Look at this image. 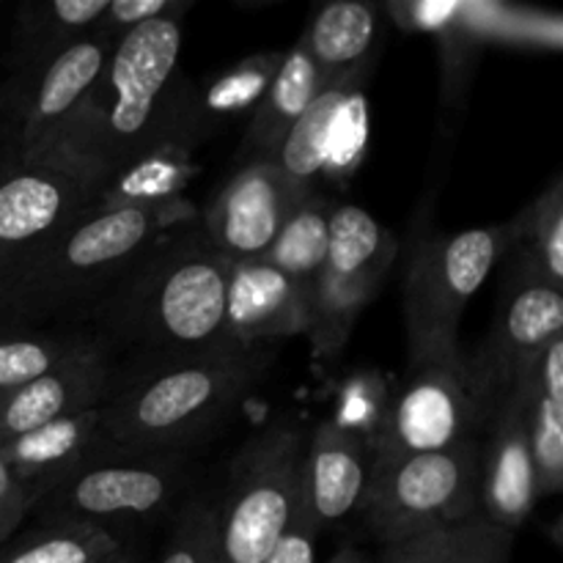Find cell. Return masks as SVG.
Wrapping results in <instances>:
<instances>
[{
    "label": "cell",
    "instance_id": "6da1fadb",
    "mask_svg": "<svg viewBox=\"0 0 563 563\" xmlns=\"http://www.w3.org/2000/svg\"><path fill=\"white\" fill-rule=\"evenodd\" d=\"M181 20H152L115 42L108 66L47 168L108 185L163 146L192 152L190 104H179Z\"/></svg>",
    "mask_w": 563,
    "mask_h": 563
},
{
    "label": "cell",
    "instance_id": "7a4b0ae2",
    "mask_svg": "<svg viewBox=\"0 0 563 563\" xmlns=\"http://www.w3.org/2000/svg\"><path fill=\"white\" fill-rule=\"evenodd\" d=\"M229 269L198 223L185 225L148 247L88 319L104 344L119 341L146 363L245 352L225 330Z\"/></svg>",
    "mask_w": 563,
    "mask_h": 563
},
{
    "label": "cell",
    "instance_id": "3957f363",
    "mask_svg": "<svg viewBox=\"0 0 563 563\" xmlns=\"http://www.w3.org/2000/svg\"><path fill=\"white\" fill-rule=\"evenodd\" d=\"M192 223L198 209L187 198L88 209L0 275V322L69 324L88 317L148 247Z\"/></svg>",
    "mask_w": 563,
    "mask_h": 563
},
{
    "label": "cell",
    "instance_id": "277c9868",
    "mask_svg": "<svg viewBox=\"0 0 563 563\" xmlns=\"http://www.w3.org/2000/svg\"><path fill=\"white\" fill-rule=\"evenodd\" d=\"M269 357V350H245L146 363L126 383L115 379L102 405L110 449L121 456H185L262 383Z\"/></svg>",
    "mask_w": 563,
    "mask_h": 563
},
{
    "label": "cell",
    "instance_id": "5b68a950",
    "mask_svg": "<svg viewBox=\"0 0 563 563\" xmlns=\"http://www.w3.org/2000/svg\"><path fill=\"white\" fill-rule=\"evenodd\" d=\"M306 432L297 421L267 423L231 460L218 509L214 563H267L300 515Z\"/></svg>",
    "mask_w": 563,
    "mask_h": 563
},
{
    "label": "cell",
    "instance_id": "8992f818",
    "mask_svg": "<svg viewBox=\"0 0 563 563\" xmlns=\"http://www.w3.org/2000/svg\"><path fill=\"white\" fill-rule=\"evenodd\" d=\"M515 245V220L456 234L429 231L412 242L405 269L407 361L460 346L467 302L487 284L493 269L509 258Z\"/></svg>",
    "mask_w": 563,
    "mask_h": 563
},
{
    "label": "cell",
    "instance_id": "52a82bcc",
    "mask_svg": "<svg viewBox=\"0 0 563 563\" xmlns=\"http://www.w3.org/2000/svg\"><path fill=\"white\" fill-rule=\"evenodd\" d=\"M478 445L432 454L372 456L363 522L379 544L451 531L478 509Z\"/></svg>",
    "mask_w": 563,
    "mask_h": 563
},
{
    "label": "cell",
    "instance_id": "ba28073f",
    "mask_svg": "<svg viewBox=\"0 0 563 563\" xmlns=\"http://www.w3.org/2000/svg\"><path fill=\"white\" fill-rule=\"evenodd\" d=\"M495 401L462 346L407 361L405 379L390 396L388 416L368 451L401 456L482 443Z\"/></svg>",
    "mask_w": 563,
    "mask_h": 563
},
{
    "label": "cell",
    "instance_id": "9c48e42d",
    "mask_svg": "<svg viewBox=\"0 0 563 563\" xmlns=\"http://www.w3.org/2000/svg\"><path fill=\"white\" fill-rule=\"evenodd\" d=\"M399 256V240L372 212L335 201L330 212L328 256L308 311L311 350L333 361L350 341L357 319L379 295Z\"/></svg>",
    "mask_w": 563,
    "mask_h": 563
},
{
    "label": "cell",
    "instance_id": "30bf717a",
    "mask_svg": "<svg viewBox=\"0 0 563 563\" xmlns=\"http://www.w3.org/2000/svg\"><path fill=\"white\" fill-rule=\"evenodd\" d=\"M185 487L187 456L110 454L55 484L33 511L42 520H80L113 531L115 522L168 515Z\"/></svg>",
    "mask_w": 563,
    "mask_h": 563
},
{
    "label": "cell",
    "instance_id": "8fae6325",
    "mask_svg": "<svg viewBox=\"0 0 563 563\" xmlns=\"http://www.w3.org/2000/svg\"><path fill=\"white\" fill-rule=\"evenodd\" d=\"M115 42L93 31L31 71L5 82L9 152L22 165H47L108 66Z\"/></svg>",
    "mask_w": 563,
    "mask_h": 563
},
{
    "label": "cell",
    "instance_id": "7c38bea8",
    "mask_svg": "<svg viewBox=\"0 0 563 563\" xmlns=\"http://www.w3.org/2000/svg\"><path fill=\"white\" fill-rule=\"evenodd\" d=\"M509 280L504 286L487 339L471 352L484 388L493 399L522 383L537 357L563 339V295L533 269L522 253L511 251Z\"/></svg>",
    "mask_w": 563,
    "mask_h": 563
},
{
    "label": "cell",
    "instance_id": "4fadbf2b",
    "mask_svg": "<svg viewBox=\"0 0 563 563\" xmlns=\"http://www.w3.org/2000/svg\"><path fill=\"white\" fill-rule=\"evenodd\" d=\"M102 185L47 165L0 159V275L27 251L97 207Z\"/></svg>",
    "mask_w": 563,
    "mask_h": 563
},
{
    "label": "cell",
    "instance_id": "5bb4252c",
    "mask_svg": "<svg viewBox=\"0 0 563 563\" xmlns=\"http://www.w3.org/2000/svg\"><path fill=\"white\" fill-rule=\"evenodd\" d=\"M291 207V192L273 159L242 163L198 214V229L229 264L256 262L267 256Z\"/></svg>",
    "mask_w": 563,
    "mask_h": 563
},
{
    "label": "cell",
    "instance_id": "9a60e30c",
    "mask_svg": "<svg viewBox=\"0 0 563 563\" xmlns=\"http://www.w3.org/2000/svg\"><path fill=\"white\" fill-rule=\"evenodd\" d=\"M478 509L489 522L520 533L539 500L526 418V379L498 396L478 445Z\"/></svg>",
    "mask_w": 563,
    "mask_h": 563
},
{
    "label": "cell",
    "instance_id": "2e32d148",
    "mask_svg": "<svg viewBox=\"0 0 563 563\" xmlns=\"http://www.w3.org/2000/svg\"><path fill=\"white\" fill-rule=\"evenodd\" d=\"M372 451L333 416L306 434L300 471V511L319 531L344 528L363 511Z\"/></svg>",
    "mask_w": 563,
    "mask_h": 563
},
{
    "label": "cell",
    "instance_id": "e0dca14e",
    "mask_svg": "<svg viewBox=\"0 0 563 563\" xmlns=\"http://www.w3.org/2000/svg\"><path fill=\"white\" fill-rule=\"evenodd\" d=\"M113 346L91 352L11 394L0 396V445L60 418L104 405L115 385Z\"/></svg>",
    "mask_w": 563,
    "mask_h": 563
},
{
    "label": "cell",
    "instance_id": "ac0fdd59",
    "mask_svg": "<svg viewBox=\"0 0 563 563\" xmlns=\"http://www.w3.org/2000/svg\"><path fill=\"white\" fill-rule=\"evenodd\" d=\"M225 330L242 350H267L269 344L308 333V306L286 275L264 258L231 264Z\"/></svg>",
    "mask_w": 563,
    "mask_h": 563
},
{
    "label": "cell",
    "instance_id": "d6986e66",
    "mask_svg": "<svg viewBox=\"0 0 563 563\" xmlns=\"http://www.w3.org/2000/svg\"><path fill=\"white\" fill-rule=\"evenodd\" d=\"M0 454L9 462L11 473L20 478L22 487L31 493L33 506H36L66 476L80 471L88 462L113 454L102 427V405L44 423L0 445Z\"/></svg>",
    "mask_w": 563,
    "mask_h": 563
},
{
    "label": "cell",
    "instance_id": "ffe728a7",
    "mask_svg": "<svg viewBox=\"0 0 563 563\" xmlns=\"http://www.w3.org/2000/svg\"><path fill=\"white\" fill-rule=\"evenodd\" d=\"M368 75H372V66L322 82L317 97L306 108V113L286 132L273 163L278 165L295 203L302 201V198H311L313 192H322V179L324 170H328V148L330 141H333V132L339 126L346 102L355 93L363 91Z\"/></svg>",
    "mask_w": 563,
    "mask_h": 563
},
{
    "label": "cell",
    "instance_id": "44dd1931",
    "mask_svg": "<svg viewBox=\"0 0 563 563\" xmlns=\"http://www.w3.org/2000/svg\"><path fill=\"white\" fill-rule=\"evenodd\" d=\"M319 86H322V77H319L306 44L297 38L284 53L273 86L267 88L264 99L251 113V124L242 137L240 152H236L240 165L256 163V159H275L286 132L306 113L311 99L317 97Z\"/></svg>",
    "mask_w": 563,
    "mask_h": 563
},
{
    "label": "cell",
    "instance_id": "7402d4cb",
    "mask_svg": "<svg viewBox=\"0 0 563 563\" xmlns=\"http://www.w3.org/2000/svg\"><path fill=\"white\" fill-rule=\"evenodd\" d=\"M322 82L368 69L377 58L379 9L363 0H333L317 9L300 33Z\"/></svg>",
    "mask_w": 563,
    "mask_h": 563
},
{
    "label": "cell",
    "instance_id": "603a6c76",
    "mask_svg": "<svg viewBox=\"0 0 563 563\" xmlns=\"http://www.w3.org/2000/svg\"><path fill=\"white\" fill-rule=\"evenodd\" d=\"M526 418L539 498L559 495L563 484V339H555L528 368Z\"/></svg>",
    "mask_w": 563,
    "mask_h": 563
},
{
    "label": "cell",
    "instance_id": "cb8c5ba5",
    "mask_svg": "<svg viewBox=\"0 0 563 563\" xmlns=\"http://www.w3.org/2000/svg\"><path fill=\"white\" fill-rule=\"evenodd\" d=\"M102 346H108L104 339L75 324L44 328V324L0 322V396L55 368L69 366Z\"/></svg>",
    "mask_w": 563,
    "mask_h": 563
},
{
    "label": "cell",
    "instance_id": "d4e9b609",
    "mask_svg": "<svg viewBox=\"0 0 563 563\" xmlns=\"http://www.w3.org/2000/svg\"><path fill=\"white\" fill-rule=\"evenodd\" d=\"M108 0H31L16 11L14 36V75L47 64L82 36L97 31Z\"/></svg>",
    "mask_w": 563,
    "mask_h": 563
},
{
    "label": "cell",
    "instance_id": "484cf974",
    "mask_svg": "<svg viewBox=\"0 0 563 563\" xmlns=\"http://www.w3.org/2000/svg\"><path fill=\"white\" fill-rule=\"evenodd\" d=\"M335 198L324 192H313L311 198H302L286 214L273 247L267 251L264 262L286 275L297 295L306 300L311 311V297L322 275L324 256H328V234H330V212H333Z\"/></svg>",
    "mask_w": 563,
    "mask_h": 563
},
{
    "label": "cell",
    "instance_id": "4316f807",
    "mask_svg": "<svg viewBox=\"0 0 563 563\" xmlns=\"http://www.w3.org/2000/svg\"><path fill=\"white\" fill-rule=\"evenodd\" d=\"M124 550L115 531L80 520H42L0 544V563H108Z\"/></svg>",
    "mask_w": 563,
    "mask_h": 563
},
{
    "label": "cell",
    "instance_id": "83f0119b",
    "mask_svg": "<svg viewBox=\"0 0 563 563\" xmlns=\"http://www.w3.org/2000/svg\"><path fill=\"white\" fill-rule=\"evenodd\" d=\"M280 60H284L280 49H267V53L247 55V58L236 60L234 66L220 71L203 88V93H198L196 104L187 108L192 137L203 135L209 124L214 126L218 121H229L231 115H242L247 110L253 113L256 104L264 99V93H267V88L273 86Z\"/></svg>",
    "mask_w": 563,
    "mask_h": 563
},
{
    "label": "cell",
    "instance_id": "f1b7e54d",
    "mask_svg": "<svg viewBox=\"0 0 563 563\" xmlns=\"http://www.w3.org/2000/svg\"><path fill=\"white\" fill-rule=\"evenodd\" d=\"M196 168L190 163V152L181 146H163L146 157L135 159L121 168L108 185L102 187L97 207H154V203L179 201L181 190L192 179Z\"/></svg>",
    "mask_w": 563,
    "mask_h": 563
},
{
    "label": "cell",
    "instance_id": "f546056e",
    "mask_svg": "<svg viewBox=\"0 0 563 563\" xmlns=\"http://www.w3.org/2000/svg\"><path fill=\"white\" fill-rule=\"evenodd\" d=\"M515 220L517 245L544 280L563 284V181L555 176L548 190L533 198Z\"/></svg>",
    "mask_w": 563,
    "mask_h": 563
},
{
    "label": "cell",
    "instance_id": "4dcf8cb0",
    "mask_svg": "<svg viewBox=\"0 0 563 563\" xmlns=\"http://www.w3.org/2000/svg\"><path fill=\"white\" fill-rule=\"evenodd\" d=\"M218 509L209 500L196 498L181 506L174 520L163 559L157 563H214L218 553Z\"/></svg>",
    "mask_w": 563,
    "mask_h": 563
},
{
    "label": "cell",
    "instance_id": "1f68e13d",
    "mask_svg": "<svg viewBox=\"0 0 563 563\" xmlns=\"http://www.w3.org/2000/svg\"><path fill=\"white\" fill-rule=\"evenodd\" d=\"M515 533L489 522L482 511L451 528L449 563H509Z\"/></svg>",
    "mask_w": 563,
    "mask_h": 563
},
{
    "label": "cell",
    "instance_id": "d6a6232c",
    "mask_svg": "<svg viewBox=\"0 0 563 563\" xmlns=\"http://www.w3.org/2000/svg\"><path fill=\"white\" fill-rule=\"evenodd\" d=\"M190 9L192 3L187 0H108L97 31L119 42L121 36L152 20H185Z\"/></svg>",
    "mask_w": 563,
    "mask_h": 563
},
{
    "label": "cell",
    "instance_id": "836d02e7",
    "mask_svg": "<svg viewBox=\"0 0 563 563\" xmlns=\"http://www.w3.org/2000/svg\"><path fill=\"white\" fill-rule=\"evenodd\" d=\"M451 531L427 533L396 544H383L377 563H449Z\"/></svg>",
    "mask_w": 563,
    "mask_h": 563
},
{
    "label": "cell",
    "instance_id": "e575fe53",
    "mask_svg": "<svg viewBox=\"0 0 563 563\" xmlns=\"http://www.w3.org/2000/svg\"><path fill=\"white\" fill-rule=\"evenodd\" d=\"M27 511H33V498L20 478L11 473L9 462L0 454V544L9 542Z\"/></svg>",
    "mask_w": 563,
    "mask_h": 563
},
{
    "label": "cell",
    "instance_id": "d590c367",
    "mask_svg": "<svg viewBox=\"0 0 563 563\" xmlns=\"http://www.w3.org/2000/svg\"><path fill=\"white\" fill-rule=\"evenodd\" d=\"M319 531L306 520V515H297L295 526L284 537V542L275 548L267 563H317Z\"/></svg>",
    "mask_w": 563,
    "mask_h": 563
},
{
    "label": "cell",
    "instance_id": "8d00e7d4",
    "mask_svg": "<svg viewBox=\"0 0 563 563\" xmlns=\"http://www.w3.org/2000/svg\"><path fill=\"white\" fill-rule=\"evenodd\" d=\"M9 152V91L5 82L0 86V159Z\"/></svg>",
    "mask_w": 563,
    "mask_h": 563
},
{
    "label": "cell",
    "instance_id": "74e56055",
    "mask_svg": "<svg viewBox=\"0 0 563 563\" xmlns=\"http://www.w3.org/2000/svg\"><path fill=\"white\" fill-rule=\"evenodd\" d=\"M324 563H372V561H368V555L363 553L361 548H355V544H341V548L335 550V553Z\"/></svg>",
    "mask_w": 563,
    "mask_h": 563
},
{
    "label": "cell",
    "instance_id": "f35d334b",
    "mask_svg": "<svg viewBox=\"0 0 563 563\" xmlns=\"http://www.w3.org/2000/svg\"><path fill=\"white\" fill-rule=\"evenodd\" d=\"M108 563H135V555H132L130 553V550H121V553L119 555H115V559H110Z\"/></svg>",
    "mask_w": 563,
    "mask_h": 563
}]
</instances>
